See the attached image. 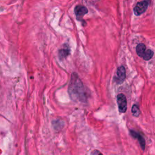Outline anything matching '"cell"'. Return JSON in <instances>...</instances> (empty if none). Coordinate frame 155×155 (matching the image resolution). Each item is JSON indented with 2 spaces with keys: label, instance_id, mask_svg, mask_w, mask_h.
<instances>
[{
  "label": "cell",
  "instance_id": "6da1fadb",
  "mask_svg": "<svg viewBox=\"0 0 155 155\" xmlns=\"http://www.w3.org/2000/svg\"><path fill=\"white\" fill-rule=\"evenodd\" d=\"M68 91L71 100L78 101L81 102L87 101V93L85 87L76 73H73L71 75Z\"/></svg>",
  "mask_w": 155,
  "mask_h": 155
},
{
  "label": "cell",
  "instance_id": "7a4b0ae2",
  "mask_svg": "<svg viewBox=\"0 0 155 155\" xmlns=\"http://www.w3.org/2000/svg\"><path fill=\"white\" fill-rule=\"evenodd\" d=\"M117 103L119 112L122 113H125L127 110V101L126 97L124 94L120 93L117 94Z\"/></svg>",
  "mask_w": 155,
  "mask_h": 155
},
{
  "label": "cell",
  "instance_id": "3957f363",
  "mask_svg": "<svg viewBox=\"0 0 155 155\" xmlns=\"http://www.w3.org/2000/svg\"><path fill=\"white\" fill-rule=\"evenodd\" d=\"M149 4L148 0H143L137 3L134 8V13L136 16L140 15L145 12Z\"/></svg>",
  "mask_w": 155,
  "mask_h": 155
},
{
  "label": "cell",
  "instance_id": "277c9868",
  "mask_svg": "<svg viewBox=\"0 0 155 155\" xmlns=\"http://www.w3.org/2000/svg\"><path fill=\"white\" fill-rule=\"evenodd\" d=\"M126 78L125 69L124 67H119L116 70V75L114 77V80L117 84L122 83Z\"/></svg>",
  "mask_w": 155,
  "mask_h": 155
},
{
  "label": "cell",
  "instance_id": "5b68a950",
  "mask_svg": "<svg viewBox=\"0 0 155 155\" xmlns=\"http://www.w3.org/2000/svg\"><path fill=\"white\" fill-rule=\"evenodd\" d=\"M88 13L87 8L84 5H77L74 8V13L77 19L81 20L83 16Z\"/></svg>",
  "mask_w": 155,
  "mask_h": 155
},
{
  "label": "cell",
  "instance_id": "8992f818",
  "mask_svg": "<svg viewBox=\"0 0 155 155\" xmlns=\"http://www.w3.org/2000/svg\"><path fill=\"white\" fill-rule=\"evenodd\" d=\"M70 54V48L69 45L67 44H64L61 48L59 49L58 51V56L60 60H63L65 59Z\"/></svg>",
  "mask_w": 155,
  "mask_h": 155
},
{
  "label": "cell",
  "instance_id": "52a82bcc",
  "mask_svg": "<svg viewBox=\"0 0 155 155\" xmlns=\"http://www.w3.org/2000/svg\"><path fill=\"white\" fill-rule=\"evenodd\" d=\"M130 135L132 137H133L134 139H137L138 140L142 149L144 150L145 148V140L142 137V136L134 130H130Z\"/></svg>",
  "mask_w": 155,
  "mask_h": 155
},
{
  "label": "cell",
  "instance_id": "ba28073f",
  "mask_svg": "<svg viewBox=\"0 0 155 155\" xmlns=\"http://www.w3.org/2000/svg\"><path fill=\"white\" fill-rule=\"evenodd\" d=\"M136 50L137 54L139 57H141L143 58V56L145 55V54L147 51V48H146V46L143 44H139L137 45Z\"/></svg>",
  "mask_w": 155,
  "mask_h": 155
},
{
  "label": "cell",
  "instance_id": "9c48e42d",
  "mask_svg": "<svg viewBox=\"0 0 155 155\" xmlns=\"http://www.w3.org/2000/svg\"><path fill=\"white\" fill-rule=\"evenodd\" d=\"M131 112L133 113V115L135 117H139L140 115V110L137 105H133L131 108Z\"/></svg>",
  "mask_w": 155,
  "mask_h": 155
},
{
  "label": "cell",
  "instance_id": "30bf717a",
  "mask_svg": "<svg viewBox=\"0 0 155 155\" xmlns=\"http://www.w3.org/2000/svg\"><path fill=\"white\" fill-rule=\"evenodd\" d=\"M153 54H154V53L151 50H150V49L147 50V51H146L145 55L143 56V59L145 61H148L153 57Z\"/></svg>",
  "mask_w": 155,
  "mask_h": 155
},
{
  "label": "cell",
  "instance_id": "8fae6325",
  "mask_svg": "<svg viewBox=\"0 0 155 155\" xmlns=\"http://www.w3.org/2000/svg\"><path fill=\"white\" fill-rule=\"evenodd\" d=\"M90 155H103L102 153L97 150H94L91 151Z\"/></svg>",
  "mask_w": 155,
  "mask_h": 155
},
{
  "label": "cell",
  "instance_id": "7c38bea8",
  "mask_svg": "<svg viewBox=\"0 0 155 155\" xmlns=\"http://www.w3.org/2000/svg\"><path fill=\"white\" fill-rule=\"evenodd\" d=\"M85 2L88 3V4H94L97 1V0H84Z\"/></svg>",
  "mask_w": 155,
  "mask_h": 155
}]
</instances>
